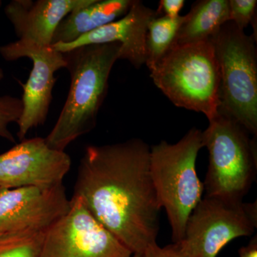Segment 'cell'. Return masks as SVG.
Wrapping results in <instances>:
<instances>
[{
    "mask_svg": "<svg viewBox=\"0 0 257 257\" xmlns=\"http://www.w3.org/2000/svg\"><path fill=\"white\" fill-rule=\"evenodd\" d=\"M2 5H3V3H2L1 0H0V8H1Z\"/></svg>",
    "mask_w": 257,
    "mask_h": 257,
    "instance_id": "24",
    "label": "cell"
},
{
    "mask_svg": "<svg viewBox=\"0 0 257 257\" xmlns=\"http://www.w3.org/2000/svg\"><path fill=\"white\" fill-rule=\"evenodd\" d=\"M69 208L62 183L0 189V234L46 231Z\"/></svg>",
    "mask_w": 257,
    "mask_h": 257,
    "instance_id": "10",
    "label": "cell"
},
{
    "mask_svg": "<svg viewBox=\"0 0 257 257\" xmlns=\"http://www.w3.org/2000/svg\"><path fill=\"white\" fill-rule=\"evenodd\" d=\"M257 227V204L207 196L189 216L183 238L174 243L187 257H216L230 241Z\"/></svg>",
    "mask_w": 257,
    "mask_h": 257,
    "instance_id": "7",
    "label": "cell"
},
{
    "mask_svg": "<svg viewBox=\"0 0 257 257\" xmlns=\"http://www.w3.org/2000/svg\"><path fill=\"white\" fill-rule=\"evenodd\" d=\"M150 147L140 139L89 145L73 197L133 254L157 243L160 203L150 171Z\"/></svg>",
    "mask_w": 257,
    "mask_h": 257,
    "instance_id": "1",
    "label": "cell"
},
{
    "mask_svg": "<svg viewBox=\"0 0 257 257\" xmlns=\"http://www.w3.org/2000/svg\"><path fill=\"white\" fill-rule=\"evenodd\" d=\"M71 165L70 157L49 146L45 138L22 140L0 155V189L61 184Z\"/></svg>",
    "mask_w": 257,
    "mask_h": 257,
    "instance_id": "11",
    "label": "cell"
},
{
    "mask_svg": "<svg viewBox=\"0 0 257 257\" xmlns=\"http://www.w3.org/2000/svg\"><path fill=\"white\" fill-rule=\"evenodd\" d=\"M133 253L72 197L65 215L47 230L40 257H131Z\"/></svg>",
    "mask_w": 257,
    "mask_h": 257,
    "instance_id": "8",
    "label": "cell"
},
{
    "mask_svg": "<svg viewBox=\"0 0 257 257\" xmlns=\"http://www.w3.org/2000/svg\"><path fill=\"white\" fill-rule=\"evenodd\" d=\"M150 71L175 105L202 113L209 121L219 114L220 75L211 39L174 47Z\"/></svg>",
    "mask_w": 257,
    "mask_h": 257,
    "instance_id": "4",
    "label": "cell"
},
{
    "mask_svg": "<svg viewBox=\"0 0 257 257\" xmlns=\"http://www.w3.org/2000/svg\"><path fill=\"white\" fill-rule=\"evenodd\" d=\"M23 101L20 98L11 95L0 96V137L15 143V139L10 131L12 123H18L23 114Z\"/></svg>",
    "mask_w": 257,
    "mask_h": 257,
    "instance_id": "18",
    "label": "cell"
},
{
    "mask_svg": "<svg viewBox=\"0 0 257 257\" xmlns=\"http://www.w3.org/2000/svg\"><path fill=\"white\" fill-rule=\"evenodd\" d=\"M94 0H13L5 13L14 28L18 41L37 47L52 46L59 24L69 13Z\"/></svg>",
    "mask_w": 257,
    "mask_h": 257,
    "instance_id": "13",
    "label": "cell"
},
{
    "mask_svg": "<svg viewBox=\"0 0 257 257\" xmlns=\"http://www.w3.org/2000/svg\"><path fill=\"white\" fill-rule=\"evenodd\" d=\"M0 55L8 62L28 57L33 64L28 81L23 85V114L17 123V135L22 141L29 132L46 121L57 81L55 73L66 68L67 62L64 54L52 46H30L18 40L0 47Z\"/></svg>",
    "mask_w": 257,
    "mask_h": 257,
    "instance_id": "9",
    "label": "cell"
},
{
    "mask_svg": "<svg viewBox=\"0 0 257 257\" xmlns=\"http://www.w3.org/2000/svg\"><path fill=\"white\" fill-rule=\"evenodd\" d=\"M229 21V0L196 2L186 15L185 21L177 34L175 46L210 40L221 27Z\"/></svg>",
    "mask_w": 257,
    "mask_h": 257,
    "instance_id": "15",
    "label": "cell"
},
{
    "mask_svg": "<svg viewBox=\"0 0 257 257\" xmlns=\"http://www.w3.org/2000/svg\"><path fill=\"white\" fill-rule=\"evenodd\" d=\"M202 132L209 165L206 195L243 201L256 175V140L237 121L219 113Z\"/></svg>",
    "mask_w": 257,
    "mask_h": 257,
    "instance_id": "6",
    "label": "cell"
},
{
    "mask_svg": "<svg viewBox=\"0 0 257 257\" xmlns=\"http://www.w3.org/2000/svg\"><path fill=\"white\" fill-rule=\"evenodd\" d=\"M157 17V10L145 6L141 1L134 0L128 13L119 20L83 35L73 42L57 44L52 47L64 53L87 45L119 43L121 45L119 60L128 61L139 69L146 62L149 24Z\"/></svg>",
    "mask_w": 257,
    "mask_h": 257,
    "instance_id": "12",
    "label": "cell"
},
{
    "mask_svg": "<svg viewBox=\"0 0 257 257\" xmlns=\"http://www.w3.org/2000/svg\"><path fill=\"white\" fill-rule=\"evenodd\" d=\"M46 231L0 234V257H40Z\"/></svg>",
    "mask_w": 257,
    "mask_h": 257,
    "instance_id": "17",
    "label": "cell"
},
{
    "mask_svg": "<svg viewBox=\"0 0 257 257\" xmlns=\"http://www.w3.org/2000/svg\"><path fill=\"white\" fill-rule=\"evenodd\" d=\"M256 0H229L230 21L244 31L256 17Z\"/></svg>",
    "mask_w": 257,
    "mask_h": 257,
    "instance_id": "19",
    "label": "cell"
},
{
    "mask_svg": "<svg viewBox=\"0 0 257 257\" xmlns=\"http://www.w3.org/2000/svg\"><path fill=\"white\" fill-rule=\"evenodd\" d=\"M184 0H161L158 9L157 10L159 17L175 19L180 16L181 10L183 8Z\"/></svg>",
    "mask_w": 257,
    "mask_h": 257,
    "instance_id": "21",
    "label": "cell"
},
{
    "mask_svg": "<svg viewBox=\"0 0 257 257\" xmlns=\"http://www.w3.org/2000/svg\"><path fill=\"white\" fill-rule=\"evenodd\" d=\"M134 0H94L69 13L56 29L52 46L73 42L89 32L116 21L128 13Z\"/></svg>",
    "mask_w": 257,
    "mask_h": 257,
    "instance_id": "14",
    "label": "cell"
},
{
    "mask_svg": "<svg viewBox=\"0 0 257 257\" xmlns=\"http://www.w3.org/2000/svg\"><path fill=\"white\" fill-rule=\"evenodd\" d=\"M119 43L83 46L64 52L70 87L55 126L47 135V145L65 149L94 130L107 94L111 69L119 60Z\"/></svg>",
    "mask_w": 257,
    "mask_h": 257,
    "instance_id": "2",
    "label": "cell"
},
{
    "mask_svg": "<svg viewBox=\"0 0 257 257\" xmlns=\"http://www.w3.org/2000/svg\"><path fill=\"white\" fill-rule=\"evenodd\" d=\"M202 147V132L197 128L189 130L178 143L162 141L150 147V175L160 207L167 213L174 243L183 238L189 216L202 199L204 183L196 170Z\"/></svg>",
    "mask_w": 257,
    "mask_h": 257,
    "instance_id": "3",
    "label": "cell"
},
{
    "mask_svg": "<svg viewBox=\"0 0 257 257\" xmlns=\"http://www.w3.org/2000/svg\"><path fill=\"white\" fill-rule=\"evenodd\" d=\"M211 40L220 75L219 112L232 118L256 137V37L248 36L229 21Z\"/></svg>",
    "mask_w": 257,
    "mask_h": 257,
    "instance_id": "5",
    "label": "cell"
},
{
    "mask_svg": "<svg viewBox=\"0 0 257 257\" xmlns=\"http://www.w3.org/2000/svg\"><path fill=\"white\" fill-rule=\"evenodd\" d=\"M141 257H187L176 243L160 247L157 243L150 245L142 253Z\"/></svg>",
    "mask_w": 257,
    "mask_h": 257,
    "instance_id": "20",
    "label": "cell"
},
{
    "mask_svg": "<svg viewBox=\"0 0 257 257\" xmlns=\"http://www.w3.org/2000/svg\"><path fill=\"white\" fill-rule=\"evenodd\" d=\"M131 257H141V254H137V253H135V254H133Z\"/></svg>",
    "mask_w": 257,
    "mask_h": 257,
    "instance_id": "23",
    "label": "cell"
},
{
    "mask_svg": "<svg viewBox=\"0 0 257 257\" xmlns=\"http://www.w3.org/2000/svg\"><path fill=\"white\" fill-rule=\"evenodd\" d=\"M185 20L186 15L175 19L161 16L149 24L145 64L150 70L175 46L177 34Z\"/></svg>",
    "mask_w": 257,
    "mask_h": 257,
    "instance_id": "16",
    "label": "cell"
},
{
    "mask_svg": "<svg viewBox=\"0 0 257 257\" xmlns=\"http://www.w3.org/2000/svg\"><path fill=\"white\" fill-rule=\"evenodd\" d=\"M239 257H257V237L255 236L246 246L239 250Z\"/></svg>",
    "mask_w": 257,
    "mask_h": 257,
    "instance_id": "22",
    "label": "cell"
}]
</instances>
